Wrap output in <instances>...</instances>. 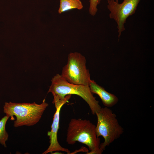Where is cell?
<instances>
[{
	"label": "cell",
	"mask_w": 154,
	"mask_h": 154,
	"mask_svg": "<svg viewBox=\"0 0 154 154\" xmlns=\"http://www.w3.org/2000/svg\"><path fill=\"white\" fill-rule=\"evenodd\" d=\"M51 82L48 93H51L52 94L54 97L52 102L56 109L62 105H64L70 99L72 94L81 97L87 103L94 115L101 108L99 101L94 96L89 86L70 83L59 74L52 78Z\"/></svg>",
	"instance_id": "obj_1"
},
{
	"label": "cell",
	"mask_w": 154,
	"mask_h": 154,
	"mask_svg": "<svg viewBox=\"0 0 154 154\" xmlns=\"http://www.w3.org/2000/svg\"><path fill=\"white\" fill-rule=\"evenodd\" d=\"M100 139L97 135L96 125L89 120L72 119L67 129L66 141L69 145L76 141L86 145L90 151L87 154H101Z\"/></svg>",
	"instance_id": "obj_2"
},
{
	"label": "cell",
	"mask_w": 154,
	"mask_h": 154,
	"mask_svg": "<svg viewBox=\"0 0 154 154\" xmlns=\"http://www.w3.org/2000/svg\"><path fill=\"white\" fill-rule=\"evenodd\" d=\"M63 105H62L56 109L53 121L51 126V130L48 132L47 135L49 137L50 145L47 149L42 154L52 153L56 151H61L70 154V151L68 149L62 147L59 143L57 138V133L59 128L60 112Z\"/></svg>",
	"instance_id": "obj_7"
},
{
	"label": "cell",
	"mask_w": 154,
	"mask_h": 154,
	"mask_svg": "<svg viewBox=\"0 0 154 154\" xmlns=\"http://www.w3.org/2000/svg\"><path fill=\"white\" fill-rule=\"evenodd\" d=\"M9 117L6 115L0 120V143L5 147H7L6 142L9 137V135L6 130L5 126Z\"/></svg>",
	"instance_id": "obj_10"
},
{
	"label": "cell",
	"mask_w": 154,
	"mask_h": 154,
	"mask_svg": "<svg viewBox=\"0 0 154 154\" xmlns=\"http://www.w3.org/2000/svg\"><path fill=\"white\" fill-rule=\"evenodd\" d=\"M140 0H124L121 3L114 0H107V7L110 12L109 17L117 24L119 39L125 30L124 25L127 18L134 14Z\"/></svg>",
	"instance_id": "obj_6"
},
{
	"label": "cell",
	"mask_w": 154,
	"mask_h": 154,
	"mask_svg": "<svg viewBox=\"0 0 154 154\" xmlns=\"http://www.w3.org/2000/svg\"><path fill=\"white\" fill-rule=\"evenodd\" d=\"M83 7L82 3L80 0H60L58 12L61 14L74 9H81Z\"/></svg>",
	"instance_id": "obj_9"
},
{
	"label": "cell",
	"mask_w": 154,
	"mask_h": 154,
	"mask_svg": "<svg viewBox=\"0 0 154 154\" xmlns=\"http://www.w3.org/2000/svg\"><path fill=\"white\" fill-rule=\"evenodd\" d=\"M86 62L85 57L80 53L70 52L66 64L62 68L61 76L70 83L89 86L91 79Z\"/></svg>",
	"instance_id": "obj_5"
},
{
	"label": "cell",
	"mask_w": 154,
	"mask_h": 154,
	"mask_svg": "<svg viewBox=\"0 0 154 154\" xmlns=\"http://www.w3.org/2000/svg\"><path fill=\"white\" fill-rule=\"evenodd\" d=\"M96 115L97 119V135L98 137L102 136L104 139L100 145V149L103 152L106 147L120 137L124 129L119 124L116 115L110 108L102 107Z\"/></svg>",
	"instance_id": "obj_4"
},
{
	"label": "cell",
	"mask_w": 154,
	"mask_h": 154,
	"mask_svg": "<svg viewBox=\"0 0 154 154\" xmlns=\"http://www.w3.org/2000/svg\"><path fill=\"white\" fill-rule=\"evenodd\" d=\"M48 104L44 99L40 104L34 102L30 103H16L10 102H5L3 111L6 115L13 120V116L16 117L14 126H31L35 125L40 121Z\"/></svg>",
	"instance_id": "obj_3"
},
{
	"label": "cell",
	"mask_w": 154,
	"mask_h": 154,
	"mask_svg": "<svg viewBox=\"0 0 154 154\" xmlns=\"http://www.w3.org/2000/svg\"><path fill=\"white\" fill-rule=\"evenodd\" d=\"M115 1L116 2H118V0H115Z\"/></svg>",
	"instance_id": "obj_12"
},
{
	"label": "cell",
	"mask_w": 154,
	"mask_h": 154,
	"mask_svg": "<svg viewBox=\"0 0 154 154\" xmlns=\"http://www.w3.org/2000/svg\"><path fill=\"white\" fill-rule=\"evenodd\" d=\"M101 0H90L89 12L92 16L95 15L97 11V6L100 3Z\"/></svg>",
	"instance_id": "obj_11"
},
{
	"label": "cell",
	"mask_w": 154,
	"mask_h": 154,
	"mask_svg": "<svg viewBox=\"0 0 154 154\" xmlns=\"http://www.w3.org/2000/svg\"><path fill=\"white\" fill-rule=\"evenodd\" d=\"M89 86L92 93L98 95L105 107H112L117 103L119 99L115 95L108 92L102 87L100 86L93 80H91Z\"/></svg>",
	"instance_id": "obj_8"
}]
</instances>
